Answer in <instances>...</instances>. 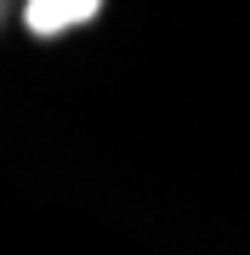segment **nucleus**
<instances>
[{"instance_id": "f257e3e1", "label": "nucleus", "mask_w": 250, "mask_h": 255, "mask_svg": "<svg viewBox=\"0 0 250 255\" xmlns=\"http://www.w3.org/2000/svg\"><path fill=\"white\" fill-rule=\"evenodd\" d=\"M97 11H102V0H23V28L51 40V34H68V28L91 23Z\"/></svg>"}, {"instance_id": "f03ea898", "label": "nucleus", "mask_w": 250, "mask_h": 255, "mask_svg": "<svg viewBox=\"0 0 250 255\" xmlns=\"http://www.w3.org/2000/svg\"><path fill=\"white\" fill-rule=\"evenodd\" d=\"M0 11H6V0H0Z\"/></svg>"}]
</instances>
